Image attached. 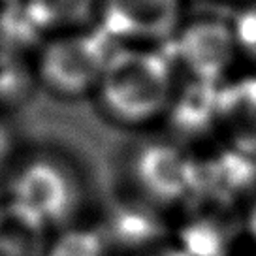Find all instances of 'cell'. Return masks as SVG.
Instances as JSON below:
<instances>
[{"label": "cell", "mask_w": 256, "mask_h": 256, "mask_svg": "<svg viewBox=\"0 0 256 256\" xmlns=\"http://www.w3.org/2000/svg\"><path fill=\"white\" fill-rule=\"evenodd\" d=\"M104 104L120 120L140 122L154 117L170 96V66L149 51L110 55L100 76Z\"/></svg>", "instance_id": "1"}, {"label": "cell", "mask_w": 256, "mask_h": 256, "mask_svg": "<svg viewBox=\"0 0 256 256\" xmlns=\"http://www.w3.org/2000/svg\"><path fill=\"white\" fill-rule=\"evenodd\" d=\"M115 232L122 243L140 245L156 236L158 224L142 211H124L115 222Z\"/></svg>", "instance_id": "11"}, {"label": "cell", "mask_w": 256, "mask_h": 256, "mask_svg": "<svg viewBox=\"0 0 256 256\" xmlns=\"http://www.w3.org/2000/svg\"><path fill=\"white\" fill-rule=\"evenodd\" d=\"M94 0H30L28 19L36 28L55 24L83 23L92 10Z\"/></svg>", "instance_id": "9"}, {"label": "cell", "mask_w": 256, "mask_h": 256, "mask_svg": "<svg viewBox=\"0 0 256 256\" xmlns=\"http://www.w3.org/2000/svg\"><path fill=\"white\" fill-rule=\"evenodd\" d=\"M216 119L226 124L236 151L256 156V78H245L218 92Z\"/></svg>", "instance_id": "7"}, {"label": "cell", "mask_w": 256, "mask_h": 256, "mask_svg": "<svg viewBox=\"0 0 256 256\" xmlns=\"http://www.w3.org/2000/svg\"><path fill=\"white\" fill-rule=\"evenodd\" d=\"M102 252L104 245L96 234L78 230L58 238L48 256H102Z\"/></svg>", "instance_id": "12"}, {"label": "cell", "mask_w": 256, "mask_h": 256, "mask_svg": "<svg viewBox=\"0 0 256 256\" xmlns=\"http://www.w3.org/2000/svg\"><path fill=\"white\" fill-rule=\"evenodd\" d=\"M136 174L151 196L172 202L192 190L196 164L174 147L152 145L140 154Z\"/></svg>", "instance_id": "6"}, {"label": "cell", "mask_w": 256, "mask_h": 256, "mask_svg": "<svg viewBox=\"0 0 256 256\" xmlns=\"http://www.w3.org/2000/svg\"><path fill=\"white\" fill-rule=\"evenodd\" d=\"M151 256H188L183 248H162L158 252H154Z\"/></svg>", "instance_id": "14"}, {"label": "cell", "mask_w": 256, "mask_h": 256, "mask_svg": "<svg viewBox=\"0 0 256 256\" xmlns=\"http://www.w3.org/2000/svg\"><path fill=\"white\" fill-rule=\"evenodd\" d=\"M216 83L194 80L186 85L172 110V124L183 136H198L206 132L218 113Z\"/></svg>", "instance_id": "8"}, {"label": "cell", "mask_w": 256, "mask_h": 256, "mask_svg": "<svg viewBox=\"0 0 256 256\" xmlns=\"http://www.w3.org/2000/svg\"><path fill=\"white\" fill-rule=\"evenodd\" d=\"M108 53V34H78L49 44L40 60V74L51 88L80 94L100 81Z\"/></svg>", "instance_id": "2"}, {"label": "cell", "mask_w": 256, "mask_h": 256, "mask_svg": "<svg viewBox=\"0 0 256 256\" xmlns=\"http://www.w3.org/2000/svg\"><path fill=\"white\" fill-rule=\"evenodd\" d=\"M248 230L256 238V208L250 211V216H248Z\"/></svg>", "instance_id": "15"}, {"label": "cell", "mask_w": 256, "mask_h": 256, "mask_svg": "<svg viewBox=\"0 0 256 256\" xmlns=\"http://www.w3.org/2000/svg\"><path fill=\"white\" fill-rule=\"evenodd\" d=\"M234 38L247 53L256 58V10L240 16L234 30Z\"/></svg>", "instance_id": "13"}, {"label": "cell", "mask_w": 256, "mask_h": 256, "mask_svg": "<svg viewBox=\"0 0 256 256\" xmlns=\"http://www.w3.org/2000/svg\"><path fill=\"white\" fill-rule=\"evenodd\" d=\"M16 196V204L42 222L64 220L74 208L72 184L60 170L48 162H36L24 170L17 179Z\"/></svg>", "instance_id": "5"}, {"label": "cell", "mask_w": 256, "mask_h": 256, "mask_svg": "<svg viewBox=\"0 0 256 256\" xmlns=\"http://www.w3.org/2000/svg\"><path fill=\"white\" fill-rule=\"evenodd\" d=\"M234 32L218 21H198L179 36L177 55L196 80L216 83L232 62Z\"/></svg>", "instance_id": "4"}, {"label": "cell", "mask_w": 256, "mask_h": 256, "mask_svg": "<svg viewBox=\"0 0 256 256\" xmlns=\"http://www.w3.org/2000/svg\"><path fill=\"white\" fill-rule=\"evenodd\" d=\"M181 16L179 0H106L104 32L120 38H168Z\"/></svg>", "instance_id": "3"}, {"label": "cell", "mask_w": 256, "mask_h": 256, "mask_svg": "<svg viewBox=\"0 0 256 256\" xmlns=\"http://www.w3.org/2000/svg\"><path fill=\"white\" fill-rule=\"evenodd\" d=\"M183 250L188 256H224L228 252V236L222 224L202 218L181 232Z\"/></svg>", "instance_id": "10"}]
</instances>
